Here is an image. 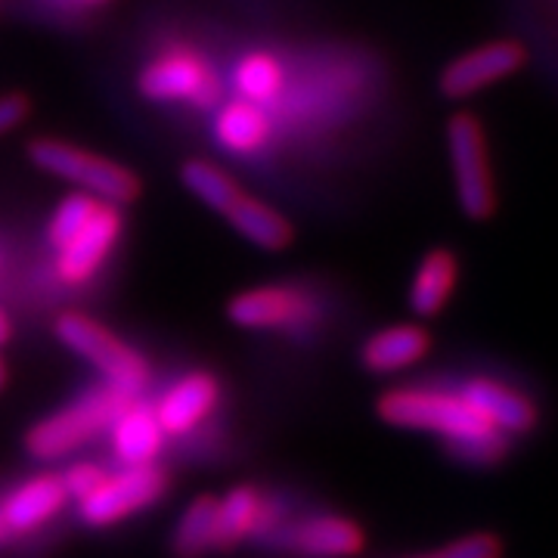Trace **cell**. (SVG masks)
I'll return each mask as SVG.
<instances>
[{
    "instance_id": "cell-1",
    "label": "cell",
    "mask_w": 558,
    "mask_h": 558,
    "mask_svg": "<svg viewBox=\"0 0 558 558\" xmlns=\"http://www.w3.org/2000/svg\"><path fill=\"white\" fill-rule=\"evenodd\" d=\"M376 410L381 422L395 428L438 435L472 465H497L512 444L459 388H391L381 395Z\"/></svg>"
},
{
    "instance_id": "cell-2",
    "label": "cell",
    "mask_w": 558,
    "mask_h": 558,
    "mask_svg": "<svg viewBox=\"0 0 558 558\" xmlns=\"http://www.w3.org/2000/svg\"><path fill=\"white\" fill-rule=\"evenodd\" d=\"M28 159L38 165L40 171L53 178L75 183L81 193L109 205H131L143 196V180L124 168L119 161L97 156L90 149H81L75 143H65L57 137H38L28 143Z\"/></svg>"
},
{
    "instance_id": "cell-3",
    "label": "cell",
    "mask_w": 558,
    "mask_h": 558,
    "mask_svg": "<svg viewBox=\"0 0 558 558\" xmlns=\"http://www.w3.org/2000/svg\"><path fill=\"white\" fill-rule=\"evenodd\" d=\"M57 339L87 360L109 388H116L124 398H140L149 385V363L146 357L134 351L128 341H121L109 326H102L100 319L69 311L57 319Z\"/></svg>"
},
{
    "instance_id": "cell-4",
    "label": "cell",
    "mask_w": 558,
    "mask_h": 558,
    "mask_svg": "<svg viewBox=\"0 0 558 558\" xmlns=\"http://www.w3.org/2000/svg\"><path fill=\"white\" fill-rule=\"evenodd\" d=\"M128 400L134 398H124L109 385L81 395L75 403L62 407L60 413L40 418L38 425L28 428V435H25L28 457L40 459V462H57V459L72 457L75 450L87 447L97 435L109 432L112 418L128 407Z\"/></svg>"
},
{
    "instance_id": "cell-5",
    "label": "cell",
    "mask_w": 558,
    "mask_h": 558,
    "mask_svg": "<svg viewBox=\"0 0 558 558\" xmlns=\"http://www.w3.org/2000/svg\"><path fill=\"white\" fill-rule=\"evenodd\" d=\"M447 153L453 165V183L462 215L469 220H487L497 211V183L490 168L487 131L478 116L457 112L447 121Z\"/></svg>"
},
{
    "instance_id": "cell-6",
    "label": "cell",
    "mask_w": 558,
    "mask_h": 558,
    "mask_svg": "<svg viewBox=\"0 0 558 558\" xmlns=\"http://www.w3.org/2000/svg\"><path fill=\"white\" fill-rule=\"evenodd\" d=\"M168 494V472L159 465H134L109 472L94 494L78 499V512L90 527H112L156 506Z\"/></svg>"
},
{
    "instance_id": "cell-7",
    "label": "cell",
    "mask_w": 558,
    "mask_h": 558,
    "mask_svg": "<svg viewBox=\"0 0 558 558\" xmlns=\"http://www.w3.org/2000/svg\"><path fill=\"white\" fill-rule=\"evenodd\" d=\"M524 62H527V50L519 40H490V44H481L475 50H465L457 60L447 62L440 72L438 87L447 100H469L481 90H487L490 84L512 78L515 72L524 69Z\"/></svg>"
},
{
    "instance_id": "cell-8",
    "label": "cell",
    "mask_w": 558,
    "mask_h": 558,
    "mask_svg": "<svg viewBox=\"0 0 558 558\" xmlns=\"http://www.w3.org/2000/svg\"><path fill=\"white\" fill-rule=\"evenodd\" d=\"M121 227H124V218H121L119 205L100 202L94 218L57 248V277L65 286H84L87 279L97 277L102 260L109 258V252L119 242Z\"/></svg>"
},
{
    "instance_id": "cell-9",
    "label": "cell",
    "mask_w": 558,
    "mask_h": 558,
    "mask_svg": "<svg viewBox=\"0 0 558 558\" xmlns=\"http://www.w3.org/2000/svg\"><path fill=\"white\" fill-rule=\"evenodd\" d=\"M220 403V381L211 373H186L168 385L153 403L161 432L168 438H186L215 416Z\"/></svg>"
},
{
    "instance_id": "cell-10",
    "label": "cell",
    "mask_w": 558,
    "mask_h": 558,
    "mask_svg": "<svg viewBox=\"0 0 558 558\" xmlns=\"http://www.w3.org/2000/svg\"><path fill=\"white\" fill-rule=\"evenodd\" d=\"M227 317L240 329L264 332V329H299L311 323L314 307L299 289L286 286H260L233 295L227 304Z\"/></svg>"
},
{
    "instance_id": "cell-11",
    "label": "cell",
    "mask_w": 558,
    "mask_h": 558,
    "mask_svg": "<svg viewBox=\"0 0 558 558\" xmlns=\"http://www.w3.org/2000/svg\"><path fill=\"white\" fill-rule=\"evenodd\" d=\"M279 546L301 558H354L366 549V531L354 519L311 515L279 531Z\"/></svg>"
},
{
    "instance_id": "cell-12",
    "label": "cell",
    "mask_w": 558,
    "mask_h": 558,
    "mask_svg": "<svg viewBox=\"0 0 558 558\" xmlns=\"http://www.w3.org/2000/svg\"><path fill=\"white\" fill-rule=\"evenodd\" d=\"M459 391L472 400L487 416V422L494 428H499L506 438L531 435L539 425L537 400L519 391V388H512V385H506V381L490 379V376H475V379L462 381Z\"/></svg>"
},
{
    "instance_id": "cell-13",
    "label": "cell",
    "mask_w": 558,
    "mask_h": 558,
    "mask_svg": "<svg viewBox=\"0 0 558 558\" xmlns=\"http://www.w3.org/2000/svg\"><path fill=\"white\" fill-rule=\"evenodd\" d=\"M65 506H69V494L60 475H35L7 494V499L0 502V515L7 521L10 534L20 537V534H35L47 521L62 515Z\"/></svg>"
},
{
    "instance_id": "cell-14",
    "label": "cell",
    "mask_w": 558,
    "mask_h": 558,
    "mask_svg": "<svg viewBox=\"0 0 558 558\" xmlns=\"http://www.w3.org/2000/svg\"><path fill=\"white\" fill-rule=\"evenodd\" d=\"M109 440H112V453L121 462V469H134V465H156L168 435L161 432L156 410L134 398L112 418Z\"/></svg>"
},
{
    "instance_id": "cell-15",
    "label": "cell",
    "mask_w": 558,
    "mask_h": 558,
    "mask_svg": "<svg viewBox=\"0 0 558 558\" xmlns=\"http://www.w3.org/2000/svg\"><path fill=\"white\" fill-rule=\"evenodd\" d=\"M432 351V332L418 323H398V326H385L379 332H373L360 348V363L366 373L376 376H395L410 366H416L418 360Z\"/></svg>"
},
{
    "instance_id": "cell-16",
    "label": "cell",
    "mask_w": 558,
    "mask_h": 558,
    "mask_svg": "<svg viewBox=\"0 0 558 558\" xmlns=\"http://www.w3.org/2000/svg\"><path fill=\"white\" fill-rule=\"evenodd\" d=\"M459 286V258L450 248H432L418 260L410 282V311L416 317H438Z\"/></svg>"
},
{
    "instance_id": "cell-17",
    "label": "cell",
    "mask_w": 558,
    "mask_h": 558,
    "mask_svg": "<svg viewBox=\"0 0 558 558\" xmlns=\"http://www.w3.org/2000/svg\"><path fill=\"white\" fill-rule=\"evenodd\" d=\"M223 218L230 220V227L242 240H248L264 252H282L295 242V227L289 223V218H282L274 205L255 199V196L242 193L240 199L223 211Z\"/></svg>"
},
{
    "instance_id": "cell-18",
    "label": "cell",
    "mask_w": 558,
    "mask_h": 558,
    "mask_svg": "<svg viewBox=\"0 0 558 558\" xmlns=\"http://www.w3.org/2000/svg\"><path fill=\"white\" fill-rule=\"evenodd\" d=\"M137 87L146 100H193V97H199L202 90H205V69L193 57L171 53V57H161L153 65H146L140 72Z\"/></svg>"
},
{
    "instance_id": "cell-19",
    "label": "cell",
    "mask_w": 558,
    "mask_h": 558,
    "mask_svg": "<svg viewBox=\"0 0 558 558\" xmlns=\"http://www.w3.org/2000/svg\"><path fill=\"white\" fill-rule=\"evenodd\" d=\"M267 499L252 484H236L218 499V549H233L267 527Z\"/></svg>"
},
{
    "instance_id": "cell-20",
    "label": "cell",
    "mask_w": 558,
    "mask_h": 558,
    "mask_svg": "<svg viewBox=\"0 0 558 558\" xmlns=\"http://www.w3.org/2000/svg\"><path fill=\"white\" fill-rule=\"evenodd\" d=\"M171 549L178 558H202L218 549V497H196L183 509Z\"/></svg>"
},
{
    "instance_id": "cell-21",
    "label": "cell",
    "mask_w": 558,
    "mask_h": 558,
    "mask_svg": "<svg viewBox=\"0 0 558 558\" xmlns=\"http://www.w3.org/2000/svg\"><path fill=\"white\" fill-rule=\"evenodd\" d=\"M270 134V121L260 112L258 102L233 100L220 109L218 116V140L236 156L255 153L264 146Z\"/></svg>"
},
{
    "instance_id": "cell-22",
    "label": "cell",
    "mask_w": 558,
    "mask_h": 558,
    "mask_svg": "<svg viewBox=\"0 0 558 558\" xmlns=\"http://www.w3.org/2000/svg\"><path fill=\"white\" fill-rule=\"evenodd\" d=\"M180 183H183L196 199L205 202L211 211H218V215H223V211L242 196L240 183L230 178L223 168H218L215 161L208 159L183 161V165H180Z\"/></svg>"
},
{
    "instance_id": "cell-23",
    "label": "cell",
    "mask_w": 558,
    "mask_h": 558,
    "mask_svg": "<svg viewBox=\"0 0 558 558\" xmlns=\"http://www.w3.org/2000/svg\"><path fill=\"white\" fill-rule=\"evenodd\" d=\"M236 87H240V100L264 102L274 97L279 87V65L267 53H252L248 60H242L236 69Z\"/></svg>"
},
{
    "instance_id": "cell-24",
    "label": "cell",
    "mask_w": 558,
    "mask_h": 558,
    "mask_svg": "<svg viewBox=\"0 0 558 558\" xmlns=\"http://www.w3.org/2000/svg\"><path fill=\"white\" fill-rule=\"evenodd\" d=\"M97 208H100V199H94V196H87V193H78V196L62 199L60 208H57L53 218H50V230H47V233H50V245L60 248L62 242L72 240L81 227L94 218Z\"/></svg>"
},
{
    "instance_id": "cell-25",
    "label": "cell",
    "mask_w": 558,
    "mask_h": 558,
    "mask_svg": "<svg viewBox=\"0 0 558 558\" xmlns=\"http://www.w3.org/2000/svg\"><path fill=\"white\" fill-rule=\"evenodd\" d=\"M502 546L494 534H469L450 546H440L435 553H425L416 558H499Z\"/></svg>"
},
{
    "instance_id": "cell-26",
    "label": "cell",
    "mask_w": 558,
    "mask_h": 558,
    "mask_svg": "<svg viewBox=\"0 0 558 558\" xmlns=\"http://www.w3.org/2000/svg\"><path fill=\"white\" fill-rule=\"evenodd\" d=\"M109 472L102 469L100 462H87V459H81V462H72L65 472H62V487H65V494L69 499H84L87 494H94L97 487H100V481L106 478Z\"/></svg>"
},
{
    "instance_id": "cell-27",
    "label": "cell",
    "mask_w": 558,
    "mask_h": 558,
    "mask_svg": "<svg viewBox=\"0 0 558 558\" xmlns=\"http://www.w3.org/2000/svg\"><path fill=\"white\" fill-rule=\"evenodd\" d=\"M32 116V100L25 94H3L0 97V137L16 131Z\"/></svg>"
},
{
    "instance_id": "cell-28",
    "label": "cell",
    "mask_w": 558,
    "mask_h": 558,
    "mask_svg": "<svg viewBox=\"0 0 558 558\" xmlns=\"http://www.w3.org/2000/svg\"><path fill=\"white\" fill-rule=\"evenodd\" d=\"M10 339H13V323H10V317H7V311L0 307V348H3Z\"/></svg>"
},
{
    "instance_id": "cell-29",
    "label": "cell",
    "mask_w": 558,
    "mask_h": 558,
    "mask_svg": "<svg viewBox=\"0 0 558 558\" xmlns=\"http://www.w3.org/2000/svg\"><path fill=\"white\" fill-rule=\"evenodd\" d=\"M10 539H13V534H10L7 521H3V515H0V546H3V543H10Z\"/></svg>"
},
{
    "instance_id": "cell-30",
    "label": "cell",
    "mask_w": 558,
    "mask_h": 558,
    "mask_svg": "<svg viewBox=\"0 0 558 558\" xmlns=\"http://www.w3.org/2000/svg\"><path fill=\"white\" fill-rule=\"evenodd\" d=\"M7 388V366H3V360H0V391Z\"/></svg>"
},
{
    "instance_id": "cell-31",
    "label": "cell",
    "mask_w": 558,
    "mask_h": 558,
    "mask_svg": "<svg viewBox=\"0 0 558 558\" xmlns=\"http://www.w3.org/2000/svg\"><path fill=\"white\" fill-rule=\"evenodd\" d=\"M78 3H90V7H97V3H109V0H78Z\"/></svg>"
}]
</instances>
